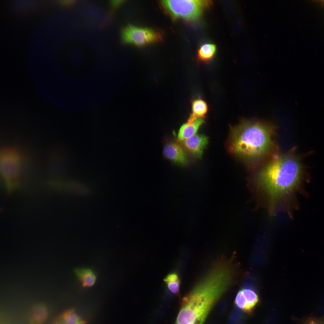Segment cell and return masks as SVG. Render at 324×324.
I'll return each mask as SVG.
<instances>
[{
  "label": "cell",
  "instance_id": "cell-16",
  "mask_svg": "<svg viewBox=\"0 0 324 324\" xmlns=\"http://www.w3.org/2000/svg\"><path fill=\"white\" fill-rule=\"evenodd\" d=\"M59 317L67 324H86V322L79 316L73 308L66 310Z\"/></svg>",
  "mask_w": 324,
  "mask_h": 324
},
{
  "label": "cell",
  "instance_id": "cell-10",
  "mask_svg": "<svg viewBox=\"0 0 324 324\" xmlns=\"http://www.w3.org/2000/svg\"><path fill=\"white\" fill-rule=\"evenodd\" d=\"M163 154L166 158L176 163L183 165L188 162L184 150L176 142H171L166 144L164 148Z\"/></svg>",
  "mask_w": 324,
  "mask_h": 324
},
{
  "label": "cell",
  "instance_id": "cell-20",
  "mask_svg": "<svg viewBox=\"0 0 324 324\" xmlns=\"http://www.w3.org/2000/svg\"><path fill=\"white\" fill-rule=\"evenodd\" d=\"M54 324H67L58 317L55 322Z\"/></svg>",
  "mask_w": 324,
  "mask_h": 324
},
{
  "label": "cell",
  "instance_id": "cell-13",
  "mask_svg": "<svg viewBox=\"0 0 324 324\" xmlns=\"http://www.w3.org/2000/svg\"><path fill=\"white\" fill-rule=\"evenodd\" d=\"M74 272L84 287H89L95 284L96 277L92 270L86 268H77Z\"/></svg>",
  "mask_w": 324,
  "mask_h": 324
},
{
  "label": "cell",
  "instance_id": "cell-8",
  "mask_svg": "<svg viewBox=\"0 0 324 324\" xmlns=\"http://www.w3.org/2000/svg\"><path fill=\"white\" fill-rule=\"evenodd\" d=\"M256 292L252 288L244 287L240 289L236 296L235 303L240 309L249 314H252L259 302Z\"/></svg>",
  "mask_w": 324,
  "mask_h": 324
},
{
  "label": "cell",
  "instance_id": "cell-7",
  "mask_svg": "<svg viewBox=\"0 0 324 324\" xmlns=\"http://www.w3.org/2000/svg\"><path fill=\"white\" fill-rule=\"evenodd\" d=\"M65 152L59 148L50 152L48 158V169L49 174L53 178L51 181H58L67 170L68 160Z\"/></svg>",
  "mask_w": 324,
  "mask_h": 324
},
{
  "label": "cell",
  "instance_id": "cell-4",
  "mask_svg": "<svg viewBox=\"0 0 324 324\" xmlns=\"http://www.w3.org/2000/svg\"><path fill=\"white\" fill-rule=\"evenodd\" d=\"M24 162L23 153L19 148L6 147L1 150L0 173L8 193H12L19 187Z\"/></svg>",
  "mask_w": 324,
  "mask_h": 324
},
{
  "label": "cell",
  "instance_id": "cell-18",
  "mask_svg": "<svg viewBox=\"0 0 324 324\" xmlns=\"http://www.w3.org/2000/svg\"><path fill=\"white\" fill-rule=\"evenodd\" d=\"M301 324H324V316L306 317L302 320Z\"/></svg>",
  "mask_w": 324,
  "mask_h": 324
},
{
  "label": "cell",
  "instance_id": "cell-17",
  "mask_svg": "<svg viewBox=\"0 0 324 324\" xmlns=\"http://www.w3.org/2000/svg\"><path fill=\"white\" fill-rule=\"evenodd\" d=\"M164 280L172 293L176 295L179 293L180 281L177 274L175 272L169 274Z\"/></svg>",
  "mask_w": 324,
  "mask_h": 324
},
{
  "label": "cell",
  "instance_id": "cell-15",
  "mask_svg": "<svg viewBox=\"0 0 324 324\" xmlns=\"http://www.w3.org/2000/svg\"><path fill=\"white\" fill-rule=\"evenodd\" d=\"M216 46L212 43H205L201 45L197 50V57L203 62H207L211 60L217 51Z\"/></svg>",
  "mask_w": 324,
  "mask_h": 324
},
{
  "label": "cell",
  "instance_id": "cell-1",
  "mask_svg": "<svg viewBox=\"0 0 324 324\" xmlns=\"http://www.w3.org/2000/svg\"><path fill=\"white\" fill-rule=\"evenodd\" d=\"M295 150L275 156L254 178L252 191L271 215L284 212L291 217L299 207L297 194L308 196L304 186L310 178L303 162L306 155L297 154Z\"/></svg>",
  "mask_w": 324,
  "mask_h": 324
},
{
  "label": "cell",
  "instance_id": "cell-12",
  "mask_svg": "<svg viewBox=\"0 0 324 324\" xmlns=\"http://www.w3.org/2000/svg\"><path fill=\"white\" fill-rule=\"evenodd\" d=\"M48 315L46 305L42 303L35 305L33 307L29 318L30 324H43Z\"/></svg>",
  "mask_w": 324,
  "mask_h": 324
},
{
  "label": "cell",
  "instance_id": "cell-3",
  "mask_svg": "<svg viewBox=\"0 0 324 324\" xmlns=\"http://www.w3.org/2000/svg\"><path fill=\"white\" fill-rule=\"evenodd\" d=\"M227 288L219 278L206 276L182 298L175 324H203Z\"/></svg>",
  "mask_w": 324,
  "mask_h": 324
},
{
  "label": "cell",
  "instance_id": "cell-9",
  "mask_svg": "<svg viewBox=\"0 0 324 324\" xmlns=\"http://www.w3.org/2000/svg\"><path fill=\"white\" fill-rule=\"evenodd\" d=\"M180 141L183 147L190 154L195 158H200L208 143V139L204 135L195 134Z\"/></svg>",
  "mask_w": 324,
  "mask_h": 324
},
{
  "label": "cell",
  "instance_id": "cell-19",
  "mask_svg": "<svg viewBox=\"0 0 324 324\" xmlns=\"http://www.w3.org/2000/svg\"><path fill=\"white\" fill-rule=\"evenodd\" d=\"M56 3L64 7H68L74 4L76 1L71 0H57Z\"/></svg>",
  "mask_w": 324,
  "mask_h": 324
},
{
  "label": "cell",
  "instance_id": "cell-2",
  "mask_svg": "<svg viewBox=\"0 0 324 324\" xmlns=\"http://www.w3.org/2000/svg\"><path fill=\"white\" fill-rule=\"evenodd\" d=\"M276 128L275 125L264 120L242 118L238 124L230 127L229 151L245 161L260 160L273 149Z\"/></svg>",
  "mask_w": 324,
  "mask_h": 324
},
{
  "label": "cell",
  "instance_id": "cell-14",
  "mask_svg": "<svg viewBox=\"0 0 324 324\" xmlns=\"http://www.w3.org/2000/svg\"><path fill=\"white\" fill-rule=\"evenodd\" d=\"M191 106L192 113L188 122H192L198 118H204L208 111V107L206 103L200 98L192 100Z\"/></svg>",
  "mask_w": 324,
  "mask_h": 324
},
{
  "label": "cell",
  "instance_id": "cell-5",
  "mask_svg": "<svg viewBox=\"0 0 324 324\" xmlns=\"http://www.w3.org/2000/svg\"><path fill=\"white\" fill-rule=\"evenodd\" d=\"M160 3L164 11L173 20L181 19L195 22L200 19L212 2L211 0H167L160 1Z\"/></svg>",
  "mask_w": 324,
  "mask_h": 324
},
{
  "label": "cell",
  "instance_id": "cell-6",
  "mask_svg": "<svg viewBox=\"0 0 324 324\" xmlns=\"http://www.w3.org/2000/svg\"><path fill=\"white\" fill-rule=\"evenodd\" d=\"M162 36L153 29L129 25L125 26L121 32L122 42L137 46H143L160 41Z\"/></svg>",
  "mask_w": 324,
  "mask_h": 324
},
{
  "label": "cell",
  "instance_id": "cell-11",
  "mask_svg": "<svg viewBox=\"0 0 324 324\" xmlns=\"http://www.w3.org/2000/svg\"><path fill=\"white\" fill-rule=\"evenodd\" d=\"M203 118H198L193 121L188 122L181 127L178 134L179 141L188 138L195 134L200 127L204 123Z\"/></svg>",
  "mask_w": 324,
  "mask_h": 324
}]
</instances>
